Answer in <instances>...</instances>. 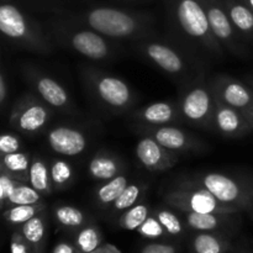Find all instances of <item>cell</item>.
Wrapping results in <instances>:
<instances>
[{
  "mask_svg": "<svg viewBox=\"0 0 253 253\" xmlns=\"http://www.w3.org/2000/svg\"><path fill=\"white\" fill-rule=\"evenodd\" d=\"M53 16L81 24L108 39L142 40L153 32L155 19L143 11L110 6V5H82L67 6L53 1Z\"/></svg>",
  "mask_w": 253,
  "mask_h": 253,
  "instance_id": "1",
  "label": "cell"
},
{
  "mask_svg": "<svg viewBox=\"0 0 253 253\" xmlns=\"http://www.w3.org/2000/svg\"><path fill=\"white\" fill-rule=\"evenodd\" d=\"M172 29L187 43L194 58L210 56L222 58L226 53L214 36L202 0H168Z\"/></svg>",
  "mask_w": 253,
  "mask_h": 253,
  "instance_id": "2",
  "label": "cell"
},
{
  "mask_svg": "<svg viewBox=\"0 0 253 253\" xmlns=\"http://www.w3.org/2000/svg\"><path fill=\"white\" fill-rule=\"evenodd\" d=\"M0 36L20 48L42 56L54 53L56 46L37 20L15 5L0 0Z\"/></svg>",
  "mask_w": 253,
  "mask_h": 253,
  "instance_id": "3",
  "label": "cell"
},
{
  "mask_svg": "<svg viewBox=\"0 0 253 253\" xmlns=\"http://www.w3.org/2000/svg\"><path fill=\"white\" fill-rule=\"evenodd\" d=\"M44 29L54 46L67 47L91 61H108L115 52L108 37L81 24L53 16Z\"/></svg>",
  "mask_w": 253,
  "mask_h": 253,
  "instance_id": "4",
  "label": "cell"
},
{
  "mask_svg": "<svg viewBox=\"0 0 253 253\" xmlns=\"http://www.w3.org/2000/svg\"><path fill=\"white\" fill-rule=\"evenodd\" d=\"M188 179L209 190L217 200L239 211L253 210V174L204 172L190 175Z\"/></svg>",
  "mask_w": 253,
  "mask_h": 253,
  "instance_id": "5",
  "label": "cell"
},
{
  "mask_svg": "<svg viewBox=\"0 0 253 253\" xmlns=\"http://www.w3.org/2000/svg\"><path fill=\"white\" fill-rule=\"evenodd\" d=\"M82 79L96 103L114 114L126 113L135 103L131 86L121 78L93 67L82 69Z\"/></svg>",
  "mask_w": 253,
  "mask_h": 253,
  "instance_id": "6",
  "label": "cell"
},
{
  "mask_svg": "<svg viewBox=\"0 0 253 253\" xmlns=\"http://www.w3.org/2000/svg\"><path fill=\"white\" fill-rule=\"evenodd\" d=\"M162 198L169 207L182 212H200V214H231L240 212L235 208L217 200L209 190L188 178H182L172 183L163 190Z\"/></svg>",
  "mask_w": 253,
  "mask_h": 253,
  "instance_id": "7",
  "label": "cell"
},
{
  "mask_svg": "<svg viewBox=\"0 0 253 253\" xmlns=\"http://www.w3.org/2000/svg\"><path fill=\"white\" fill-rule=\"evenodd\" d=\"M178 105L183 123L193 127L212 131L215 96L205 71L200 72L195 78L188 82Z\"/></svg>",
  "mask_w": 253,
  "mask_h": 253,
  "instance_id": "8",
  "label": "cell"
},
{
  "mask_svg": "<svg viewBox=\"0 0 253 253\" xmlns=\"http://www.w3.org/2000/svg\"><path fill=\"white\" fill-rule=\"evenodd\" d=\"M148 39L150 37L140 40L137 48L158 68L180 81H187V83L192 81V78L197 77H193L194 72L197 73V67H193L189 59L179 49L165 42Z\"/></svg>",
  "mask_w": 253,
  "mask_h": 253,
  "instance_id": "9",
  "label": "cell"
},
{
  "mask_svg": "<svg viewBox=\"0 0 253 253\" xmlns=\"http://www.w3.org/2000/svg\"><path fill=\"white\" fill-rule=\"evenodd\" d=\"M52 118V111L41 98L26 93L15 101L9 118L12 128L24 135H36L43 130Z\"/></svg>",
  "mask_w": 253,
  "mask_h": 253,
  "instance_id": "10",
  "label": "cell"
},
{
  "mask_svg": "<svg viewBox=\"0 0 253 253\" xmlns=\"http://www.w3.org/2000/svg\"><path fill=\"white\" fill-rule=\"evenodd\" d=\"M202 2L207 11L212 34L225 51L240 58H247L250 56V48L247 47L249 43L235 29L221 0H202Z\"/></svg>",
  "mask_w": 253,
  "mask_h": 253,
  "instance_id": "11",
  "label": "cell"
},
{
  "mask_svg": "<svg viewBox=\"0 0 253 253\" xmlns=\"http://www.w3.org/2000/svg\"><path fill=\"white\" fill-rule=\"evenodd\" d=\"M24 74L36 95L47 105L66 114L78 113L69 93L56 79L32 67H26L24 69Z\"/></svg>",
  "mask_w": 253,
  "mask_h": 253,
  "instance_id": "12",
  "label": "cell"
},
{
  "mask_svg": "<svg viewBox=\"0 0 253 253\" xmlns=\"http://www.w3.org/2000/svg\"><path fill=\"white\" fill-rule=\"evenodd\" d=\"M141 132L151 136L163 147L175 153H198L208 148L200 138L175 125L141 126Z\"/></svg>",
  "mask_w": 253,
  "mask_h": 253,
  "instance_id": "13",
  "label": "cell"
},
{
  "mask_svg": "<svg viewBox=\"0 0 253 253\" xmlns=\"http://www.w3.org/2000/svg\"><path fill=\"white\" fill-rule=\"evenodd\" d=\"M215 99L240 111H246L253 104V88L232 77L219 74L210 78Z\"/></svg>",
  "mask_w": 253,
  "mask_h": 253,
  "instance_id": "14",
  "label": "cell"
},
{
  "mask_svg": "<svg viewBox=\"0 0 253 253\" xmlns=\"http://www.w3.org/2000/svg\"><path fill=\"white\" fill-rule=\"evenodd\" d=\"M212 132L226 138H242L253 132V130L242 111L215 99Z\"/></svg>",
  "mask_w": 253,
  "mask_h": 253,
  "instance_id": "15",
  "label": "cell"
},
{
  "mask_svg": "<svg viewBox=\"0 0 253 253\" xmlns=\"http://www.w3.org/2000/svg\"><path fill=\"white\" fill-rule=\"evenodd\" d=\"M136 157L146 169L151 172H163L178 163V153L172 152L158 143L155 138L145 135L136 145Z\"/></svg>",
  "mask_w": 253,
  "mask_h": 253,
  "instance_id": "16",
  "label": "cell"
},
{
  "mask_svg": "<svg viewBox=\"0 0 253 253\" xmlns=\"http://www.w3.org/2000/svg\"><path fill=\"white\" fill-rule=\"evenodd\" d=\"M46 140L54 153L68 157L81 155L88 145L85 135L69 126H57L51 128L47 133Z\"/></svg>",
  "mask_w": 253,
  "mask_h": 253,
  "instance_id": "17",
  "label": "cell"
},
{
  "mask_svg": "<svg viewBox=\"0 0 253 253\" xmlns=\"http://www.w3.org/2000/svg\"><path fill=\"white\" fill-rule=\"evenodd\" d=\"M132 119L141 126L175 125L183 123L179 105L172 101H157L135 111Z\"/></svg>",
  "mask_w": 253,
  "mask_h": 253,
  "instance_id": "18",
  "label": "cell"
},
{
  "mask_svg": "<svg viewBox=\"0 0 253 253\" xmlns=\"http://www.w3.org/2000/svg\"><path fill=\"white\" fill-rule=\"evenodd\" d=\"M235 29L247 43H253V11L242 0H221Z\"/></svg>",
  "mask_w": 253,
  "mask_h": 253,
  "instance_id": "19",
  "label": "cell"
},
{
  "mask_svg": "<svg viewBox=\"0 0 253 253\" xmlns=\"http://www.w3.org/2000/svg\"><path fill=\"white\" fill-rule=\"evenodd\" d=\"M125 165L118 156L108 152H99L94 156L88 165V173L90 178L98 182H106L116 175L121 174Z\"/></svg>",
  "mask_w": 253,
  "mask_h": 253,
  "instance_id": "20",
  "label": "cell"
},
{
  "mask_svg": "<svg viewBox=\"0 0 253 253\" xmlns=\"http://www.w3.org/2000/svg\"><path fill=\"white\" fill-rule=\"evenodd\" d=\"M32 157L30 153L19 152L0 155V169L20 182L29 183V172Z\"/></svg>",
  "mask_w": 253,
  "mask_h": 253,
  "instance_id": "21",
  "label": "cell"
},
{
  "mask_svg": "<svg viewBox=\"0 0 253 253\" xmlns=\"http://www.w3.org/2000/svg\"><path fill=\"white\" fill-rule=\"evenodd\" d=\"M29 184L43 197L53 193L49 166L40 156H34L29 172Z\"/></svg>",
  "mask_w": 253,
  "mask_h": 253,
  "instance_id": "22",
  "label": "cell"
},
{
  "mask_svg": "<svg viewBox=\"0 0 253 253\" xmlns=\"http://www.w3.org/2000/svg\"><path fill=\"white\" fill-rule=\"evenodd\" d=\"M128 184H130L128 177L121 173V174L101 183L100 187L95 190L94 198L101 207H111Z\"/></svg>",
  "mask_w": 253,
  "mask_h": 253,
  "instance_id": "23",
  "label": "cell"
},
{
  "mask_svg": "<svg viewBox=\"0 0 253 253\" xmlns=\"http://www.w3.org/2000/svg\"><path fill=\"white\" fill-rule=\"evenodd\" d=\"M188 226L199 231L216 230L224 221H227L231 214H200V212H183Z\"/></svg>",
  "mask_w": 253,
  "mask_h": 253,
  "instance_id": "24",
  "label": "cell"
},
{
  "mask_svg": "<svg viewBox=\"0 0 253 253\" xmlns=\"http://www.w3.org/2000/svg\"><path fill=\"white\" fill-rule=\"evenodd\" d=\"M42 197L43 195L40 194L29 183L20 182L5 202V209L15 207V205L39 204V203H42Z\"/></svg>",
  "mask_w": 253,
  "mask_h": 253,
  "instance_id": "25",
  "label": "cell"
},
{
  "mask_svg": "<svg viewBox=\"0 0 253 253\" xmlns=\"http://www.w3.org/2000/svg\"><path fill=\"white\" fill-rule=\"evenodd\" d=\"M43 203L32 205H15L2 212V217L11 225H22L44 210Z\"/></svg>",
  "mask_w": 253,
  "mask_h": 253,
  "instance_id": "26",
  "label": "cell"
},
{
  "mask_svg": "<svg viewBox=\"0 0 253 253\" xmlns=\"http://www.w3.org/2000/svg\"><path fill=\"white\" fill-rule=\"evenodd\" d=\"M52 185L54 190H62L69 187L73 180V168L66 160L57 158L49 166Z\"/></svg>",
  "mask_w": 253,
  "mask_h": 253,
  "instance_id": "27",
  "label": "cell"
},
{
  "mask_svg": "<svg viewBox=\"0 0 253 253\" xmlns=\"http://www.w3.org/2000/svg\"><path fill=\"white\" fill-rule=\"evenodd\" d=\"M145 189V185L138 184V183H130L111 205L114 211H126L131 207L137 204L142 199Z\"/></svg>",
  "mask_w": 253,
  "mask_h": 253,
  "instance_id": "28",
  "label": "cell"
},
{
  "mask_svg": "<svg viewBox=\"0 0 253 253\" xmlns=\"http://www.w3.org/2000/svg\"><path fill=\"white\" fill-rule=\"evenodd\" d=\"M150 216V207L145 203H137L124 211L120 219L121 227L126 230H138V227Z\"/></svg>",
  "mask_w": 253,
  "mask_h": 253,
  "instance_id": "29",
  "label": "cell"
},
{
  "mask_svg": "<svg viewBox=\"0 0 253 253\" xmlns=\"http://www.w3.org/2000/svg\"><path fill=\"white\" fill-rule=\"evenodd\" d=\"M20 232L31 246H39L46 234V224L41 212L22 224Z\"/></svg>",
  "mask_w": 253,
  "mask_h": 253,
  "instance_id": "30",
  "label": "cell"
},
{
  "mask_svg": "<svg viewBox=\"0 0 253 253\" xmlns=\"http://www.w3.org/2000/svg\"><path fill=\"white\" fill-rule=\"evenodd\" d=\"M54 216L57 221L66 227H79L84 222L85 217L82 210L72 205H59L54 209Z\"/></svg>",
  "mask_w": 253,
  "mask_h": 253,
  "instance_id": "31",
  "label": "cell"
},
{
  "mask_svg": "<svg viewBox=\"0 0 253 253\" xmlns=\"http://www.w3.org/2000/svg\"><path fill=\"white\" fill-rule=\"evenodd\" d=\"M100 244V235L95 227H85L77 236V246L82 252L91 253Z\"/></svg>",
  "mask_w": 253,
  "mask_h": 253,
  "instance_id": "32",
  "label": "cell"
},
{
  "mask_svg": "<svg viewBox=\"0 0 253 253\" xmlns=\"http://www.w3.org/2000/svg\"><path fill=\"white\" fill-rule=\"evenodd\" d=\"M194 250L197 253H221L222 244L211 234H199L194 239Z\"/></svg>",
  "mask_w": 253,
  "mask_h": 253,
  "instance_id": "33",
  "label": "cell"
},
{
  "mask_svg": "<svg viewBox=\"0 0 253 253\" xmlns=\"http://www.w3.org/2000/svg\"><path fill=\"white\" fill-rule=\"evenodd\" d=\"M156 219L160 221V224L162 225L163 229L167 232H169L170 235H179L180 232H182V221H180L179 217L177 216V214H174V212L170 211V210H157V212H156Z\"/></svg>",
  "mask_w": 253,
  "mask_h": 253,
  "instance_id": "34",
  "label": "cell"
},
{
  "mask_svg": "<svg viewBox=\"0 0 253 253\" xmlns=\"http://www.w3.org/2000/svg\"><path fill=\"white\" fill-rule=\"evenodd\" d=\"M22 150V142L15 133H0V155L19 152Z\"/></svg>",
  "mask_w": 253,
  "mask_h": 253,
  "instance_id": "35",
  "label": "cell"
},
{
  "mask_svg": "<svg viewBox=\"0 0 253 253\" xmlns=\"http://www.w3.org/2000/svg\"><path fill=\"white\" fill-rule=\"evenodd\" d=\"M19 183L20 180L14 179V178L10 177L7 173H5L4 170L0 169V210L4 209L5 202H6L9 195L11 194L14 188L16 187Z\"/></svg>",
  "mask_w": 253,
  "mask_h": 253,
  "instance_id": "36",
  "label": "cell"
},
{
  "mask_svg": "<svg viewBox=\"0 0 253 253\" xmlns=\"http://www.w3.org/2000/svg\"><path fill=\"white\" fill-rule=\"evenodd\" d=\"M138 231L143 235V236H147V237H157L161 236L165 231L162 225L160 224L157 219L155 217H151L148 216V219L138 227Z\"/></svg>",
  "mask_w": 253,
  "mask_h": 253,
  "instance_id": "37",
  "label": "cell"
},
{
  "mask_svg": "<svg viewBox=\"0 0 253 253\" xmlns=\"http://www.w3.org/2000/svg\"><path fill=\"white\" fill-rule=\"evenodd\" d=\"M30 246L31 245L24 239L21 232H15L10 242V250L11 253H30Z\"/></svg>",
  "mask_w": 253,
  "mask_h": 253,
  "instance_id": "38",
  "label": "cell"
},
{
  "mask_svg": "<svg viewBox=\"0 0 253 253\" xmlns=\"http://www.w3.org/2000/svg\"><path fill=\"white\" fill-rule=\"evenodd\" d=\"M141 253H175V249L169 245L151 244L147 245Z\"/></svg>",
  "mask_w": 253,
  "mask_h": 253,
  "instance_id": "39",
  "label": "cell"
},
{
  "mask_svg": "<svg viewBox=\"0 0 253 253\" xmlns=\"http://www.w3.org/2000/svg\"><path fill=\"white\" fill-rule=\"evenodd\" d=\"M7 96H9V89H7L6 78H5L4 73L0 71V109L5 108L7 101Z\"/></svg>",
  "mask_w": 253,
  "mask_h": 253,
  "instance_id": "40",
  "label": "cell"
},
{
  "mask_svg": "<svg viewBox=\"0 0 253 253\" xmlns=\"http://www.w3.org/2000/svg\"><path fill=\"white\" fill-rule=\"evenodd\" d=\"M53 253H73V247L68 244H58L56 247H54Z\"/></svg>",
  "mask_w": 253,
  "mask_h": 253,
  "instance_id": "41",
  "label": "cell"
},
{
  "mask_svg": "<svg viewBox=\"0 0 253 253\" xmlns=\"http://www.w3.org/2000/svg\"><path fill=\"white\" fill-rule=\"evenodd\" d=\"M244 114H245V116H246L247 121H249L250 125H251V127L253 130V104L251 106H250L249 109H247L246 111H244Z\"/></svg>",
  "mask_w": 253,
  "mask_h": 253,
  "instance_id": "42",
  "label": "cell"
},
{
  "mask_svg": "<svg viewBox=\"0 0 253 253\" xmlns=\"http://www.w3.org/2000/svg\"><path fill=\"white\" fill-rule=\"evenodd\" d=\"M242 1H244L245 4H246L247 6H249L250 9H251L253 11V0H242Z\"/></svg>",
  "mask_w": 253,
  "mask_h": 253,
  "instance_id": "43",
  "label": "cell"
},
{
  "mask_svg": "<svg viewBox=\"0 0 253 253\" xmlns=\"http://www.w3.org/2000/svg\"><path fill=\"white\" fill-rule=\"evenodd\" d=\"M246 83L249 84V85L253 86V77H247V78H246Z\"/></svg>",
  "mask_w": 253,
  "mask_h": 253,
  "instance_id": "44",
  "label": "cell"
},
{
  "mask_svg": "<svg viewBox=\"0 0 253 253\" xmlns=\"http://www.w3.org/2000/svg\"><path fill=\"white\" fill-rule=\"evenodd\" d=\"M124 1H138V0H124Z\"/></svg>",
  "mask_w": 253,
  "mask_h": 253,
  "instance_id": "45",
  "label": "cell"
},
{
  "mask_svg": "<svg viewBox=\"0 0 253 253\" xmlns=\"http://www.w3.org/2000/svg\"><path fill=\"white\" fill-rule=\"evenodd\" d=\"M110 253H119V252H116L115 250H111V252H110Z\"/></svg>",
  "mask_w": 253,
  "mask_h": 253,
  "instance_id": "46",
  "label": "cell"
},
{
  "mask_svg": "<svg viewBox=\"0 0 253 253\" xmlns=\"http://www.w3.org/2000/svg\"><path fill=\"white\" fill-rule=\"evenodd\" d=\"M252 88H253V86H252Z\"/></svg>",
  "mask_w": 253,
  "mask_h": 253,
  "instance_id": "47",
  "label": "cell"
}]
</instances>
